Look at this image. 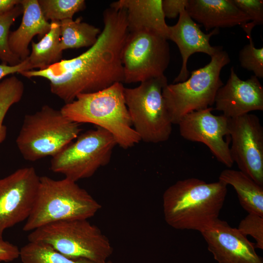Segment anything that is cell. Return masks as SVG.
Returning a JSON list of instances; mask_svg holds the SVG:
<instances>
[{
	"label": "cell",
	"instance_id": "obj_4",
	"mask_svg": "<svg viewBox=\"0 0 263 263\" xmlns=\"http://www.w3.org/2000/svg\"><path fill=\"white\" fill-rule=\"evenodd\" d=\"M101 208V205L76 182L66 178L56 180L41 176L33 209L23 230L32 231L60 221L88 220Z\"/></svg>",
	"mask_w": 263,
	"mask_h": 263
},
{
	"label": "cell",
	"instance_id": "obj_14",
	"mask_svg": "<svg viewBox=\"0 0 263 263\" xmlns=\"http://www.w3.org/2000/svg\"><path fill=\"white\" fill-rule=\"evenodd\" d=\"M200 233L219 263H263L255 245L225 221L218 219Z\"/></svg>",
	"mask_w": 263,
	"mask_h": 263
},
{
	"label": "cell",
	"instance_id": "obj_32",
	"mask_svg": "<svg viewBox=\"0 0 263 263\" xmlns=\"http://www.w3.org/2000/svg\"><path fill=\"white\" fill-rule=\"evenodd\" d=\"M29 70H31V68L28 58L14 66L0 64V80L7 75L17 73L20 74L22 72Z\"/></svg>",
	"mask_w": 263,
	"mask_h": 263
},
{
	"label": "cell",
	"instance_id": "obj_25",
	"mask_svg": "<svg viewBox=\"0 0 263 263\" xmlns=\"http://www.w3.org/2000/svg\"><path fill=\"white\" fill-rule=\"evenodd\" d=\"M38 2L44 17L51 21L73 19L76 13L86 7L84 0H39Z\"/></svg>",
	"mask_w": 263,
	"mask_h": 263
},
{
	"label": "cell",
	"instance_id": "obj_17",
	"mask_svg": "<svg viewBox=\"0 0 263 263\" xmlns=\"http://www.w3.org/2000/svg\"><path fill=\"white\" fill-rule=\"evenodd\" d=\"M185 10L206 31L237 25L242 27L250 21L232 0H188Z\"/></svg>",
	"mask_w": 263,
	"mask_h": 263
},
{
	"label": "cell",
	"instance_id": "obj_31",
	"mask_svg": "<svg viewBox=\"0 0 263 263\" xmlns=\"http://www.w3.org/2000/svg\"><path fill=\"white\" fill-rule=\"evenodd\" d=\"M20 249L10 242L0 239V261L10 262L19 258Z\"/></svg>",
	"mask_w": 263,
	"mask_h": 263
},
{
	"label": "cell",
	"instance_id": "obj_33",
	"mask_svg": "<svg viewBox=\"0 0 263 263\" xmlns=\"http://www.w3.org/2000/svg\"><path fill=\"white\" fill-rule=\"evenodd\" d=\"M19 3V0H0V15L8 12Z\"/></svg>",
	"mask_w": 263,
	"mask_h": 263
},
{
	"label": "cell",
	"instance_id": "obj_21",
	"mask_svg": "<svg viewBox=\"0 0 263 263\" xmlns=\"http://www.w3.org/2000/svg\"><path fill=\"white\" fill-rule=\"evenodd\" d=\"M49 31L39 42H32V52L28 57L31 70H44L61 60L60 21H51Z\"/></svg>",
	"mask_w": 263,
	"mask_h": 263
},
{
	"label": "cell",
	"instance_id": "obj_7",
	"mask_svg": "<svg viewBox=\"0 0 263 263\" xmlns=\"http://www.w3.org/2000/svg\"><path fill=\"white\" fill-rule=\"evenodd\" d=\"M230 62L223 49L211 56L204 67L191 72L189 78L167 84L162 94L172 124L178 125L187 114L210 107L218 90L224 83L220 78L223 68Z\"/></svg>",
	"mask_w": 263,
	"mask_h": 263
},
{
	"label": "cell",
	"instance_id": "obj_24",
	"mask_svg": "<svg viewBox=\"0 0 263 263\" xmlns=\"http://www.w3.org/2000/svg\"><path fill=\"white\" fill-rule=\"evenodd\" d=\"M23 92V82L14 75L0 82V144L5 139L7 134L3 124L6 114L12 105L21 100Z\"/></svg>",
	"mask_w": 263,
	"mask_h": 263
},
{
	"label": "cell",
	"instance_id": "obj_15",
	"mask_svg": "<svg viewBox=\"0 0 263 263\" xmlns=\"http://www.w3.org/2000/svg\"><path fill=\"white\" fill-rule=\"evenodd\" d=\"M214 103L215 109L228 118L263 111V87L255 75L241 79L231 67L226 84L217 91Z\"/></svg>",
	"mask_w": 263,
	"mask_h": 263
},
{
	"label": "cell",
	"instance_id": "obj_19",
	"mask_svg": "<svg viewBox=\"0 0 263 263\" xmlns=\"http://www.w3.org/2000/svg\"><path fill=\"white\" fill-rule=\"evenodd\" d=\"M22 19L19 28L11 32L8 45L11 51L21 61L30 54L28 46L36 36L41 39L49 31L51 23L44 17L38 0H20Z\"/></svg>",
	"mask_w": 263,
	"mask_h": 263
},
{
	"label": "cell",
	"instance_id": "obj_1",
	"mask_svg": "<svg viewBox=\"0 0 263 263\" xmlns=\"http://www.w3.org/2000/svg\"><path fill=\"white\" fill-rule=\"evenodd\" d=\"M104 27L95 43L74 58L61 59L44 70L20 74L41 77L50 82L51 92L65 102L79 94L97 92L123 83L121 51L128 34L126 13L111 7L103 14Z\"/></svg>",
	"mask_w": 263,
	"mask_h": 263
},
{
	"label": "cell",
	"instance_id": "obj_30",
	"mask_svg": "<svg viewBox=\"0 0 263 263\" xmlns=\"http://www.w3.org/2000/svg\"><path fill=\"white\" fill-rule=\"evenodd\" d=\"M188 0H162V8L165 18H176L185 9Z\"/></svg>",
	"mask_w": 263,
	"mask_h": 263
},
{
	"label": "cell",
	"instance_id": "obj_10",
	"mask_svg": "<svg viewBox=\"0 0 263 263\" xmlns=\"http://www.w3.org/2000/svg\"><path fill=\"white\" fill-rule=\"evenodd\" d=\"M168 39L149 30L129 32L121 59L125 83L162 76L170 61Z\"/></svg>",
	"mask_w": 263,
	"mask_h": 263
},
{
	"label": "cell",
	"instance_id": "obj_26",
	"mask_svg": "<svg viewBox=\"0 0 263 263\" xmlns=\"http://www.w3.org/2000/svg\"><path fill=\"white\" fill-rule=\"evenodd\" d=\"M22 12V7L19 3L8 12L0 15V59L3 64L14 66L22 61L11 51L8 36L10 27Z\"/></svg>",
	"mask_w": 263,
	"mask_h": 263
},
{
	"label": "cell",
	"instance_id": "obj_9",
	"mask_svg": "<svg viewBox=\"0 0 263 263\" xmlns=\"http://www.w3.org/2000/svg\"><path fill=\"white\" fill-rule=\"evenodd\" d=\"M116 145L109 132L97 127L80 134L51 157V169L75 182L90 178L109 163Z\"/></svg>",
	"mask_w": 263,
	"mask_h": 263
},
{
	"label": "cell",
	"instance_id": "obj_16",
	"mask_svg": "<svg viewBox=\"0 0 263 263\" xmlns=\"http://www.w3.org/2000/svg\"><path fill=\"white\" fill-rule=\"evenodd\" d=\"M177 22L168 26V39L174 42L180 52L182 63L180 73L173 83L186 80L189 76L187 63L189 56L196 53H203L212 56L222 49V46H212L210 39L219 34V29H213L208 34L204 33L198 24L188 15L185 9L179 14Z\"/></svg>",
	"mask_w": 263,
	"mask_h": 263
},
{
	"label": "cell",
	"instance_id": "obj_27",
	"mask_svg": "<svg viewBox=\"0 0 263 263\" xmlns=\"http://www.w3.org/2000/svg\"><path fill=\"white\" fill-rule=\"evenodd\" d=\"M249 43L240 51L239 61L244 69L252 72L257 78L263 77V48H256L251 37V32L246 33Z\"/></svg>",
	"mask_w": 263,
	"mask_h": 263
},
{
	"label": "cell",
	"instance_id": "obj_20",
	"mask_svg": "<svg viewBox=\"0 0 263 263\" xmlns=\"http://www.w3.org/2000/svg\"><path fill=\"white\" fill-rule=\"evenodd\" d=\"M219 180L233 187L241 206L248 213L263 217V186L240 170L225 169Z\"/></svg>",
	"mask_w": 263,
	"mask_h": 263
},
{
	"label": "cell",
	"instance_id": "obj_3",
	"mask_svg": "<svg viewBox=\"0 0 263 263\" xmlns=\"http://www.w3.org/2000/svg\"><path fill=\"white\" fill-rule=\"evenodd\" d=\"M124 88L123 83L117 82L97 92L79 94L60 111L72 121L94 124L109 132L121 148H132L141 140L132 127Z\"/></svg>",
	"mask_w": 263,
	"mask_h": 263
},
{
	"label": "cell",
	"instance_id": "obj_23",
	"mask_svg": "<svg viewBox=\"0 0 263 263\" xmlns=\"http://www.w3.org/2000/svg\"><path fill=\"white\" fill-rule=\"evenodd\" d=\"M21 263H113L108 260L94 262L66 257L52 247L40 242H29L20 249Z\"/></svg>",
	"mask_w": 263,
	"mask_h": 263
},
{
	"label": "cell",
	"instance_id": "obj_8",
	"mask_svg": "<svg viewBox=\"0 0 263 263\" xmlns=\"http://www.w3.org/2000/svg\"><path fill=\"white\" fill-rule=\"evenodd\" d=\"M168 84L165 75L140 83L134 88H124L126 104L133 128L140 140L149 143L167 141L172 126L162 92Z\"/></svg>",
	"mask_w": 263,
	"mask_h": 263
},
{
	"label": "cell",
	"instance_id": "obj_22",
	"mask_svg": "<svg viewBox=\"0 0 263 263\" xmlns=\"http://www.w3.org/2000/svg\"><path fill=\"white\" fill-rule=\"evenodd\" d=\"M60 47L62 51L69 49L91 47L96 42L101 33L93 25L83 22L82 18L60 21Z\"/></svg>",
	"mask_w": 263,
	"mask_h": 263
},
{
	"label": "cell",
	"instance_id": "obj_12",
	"mask_svg": "<svg viewBox=\"0 0 263 263\" xmlns=\"http://www.w3.org/2000/svg\"><path fill=\"white\" fill-rule=\"evenodd\" d=\"M230 152L240 170L263 186V128L259 117L247 113L229 118Z\"/></svg>",
	"mask_w": 263,
	"mask_h": 263
},
{
	"label": "cell",
	"instance_id": "obj_28",
	"mask_svg": "<svg viewBox=\"0 0 263 263\" xmlns=\"http://www.w3.org/2000/svg\"><path fill=\"white\" fill-rule=\"evenodd\" d=\"M233 3L250 19V21L242 26L245 32L263 22V0H232Z\"/></svg>",
	"mask_w": 263,
	"mask_h": 263
},
{
	"label": "cell",
	"instance_id": "obj_29",
	"mask_svg": "<svg viewBox=\"0 0 263 263\" xmlns=\"http://www.w3.org/2000/svg\"><path fill=\"white\" fill-rule=\"evenodd\" d=\"M237 229L244 236L253 237L256 242V247L263 249V217L248 213L241 221Z\"/></svg>",
	"mask_w": 263,
	"mask_h": 263
},
{
	"label": "cell",
	"instance_id": "obj_5",
	"mask_svg": "<svg viewBox=\"0 0 263 263\" xmlns=\"http://www.w3.org/2000/svg\"><path fill=\"white\" fill-rule=\"evenodd\" d=\"M81 130L80 124L67 118L60 110L45 105L24 116L16 144L25 160L34 162L55 156L75 140Z\"/></svg>",
	"mask_w": 263,
	"mask_h": 263
},
{
	"label": "cell",
	"instance_id": "obj_6",
	"mask_svg": "<svg viewBox=\"0 0 263 263\" xmlns=\"http://www.w3.org/2000/svg\"><path fill=\"white\" fill-rule=\"evenodd\" d=\"M29 242L49 245L73 259L103 262L113 253L108 237L87 219L60 221L38 227L28 236Z\"/></svg>",
	"mask_w": 263,
	"mask_h": 263
},
{
	"label": "cell",
	"instance_id": "obj_13",
	"mask_svg": "<svg viewBox=\"0 0 263 263\" xmlns=\"http://www.w3.org/2000/svg\"><path fill=\"white\" fill-rule=\"evenodd\" d=\"M213 110L209 107L187 114L178 124L179 132L186 140L205 144L218 161L231 168L234 162L229 143L224 140L225 135H229V118L223 114H212Z\"/></svg>",
	"mask_w": 263,
	"mask_h": 263
},
{
	"label": "cell",
	"instance_id": "obj_11",
	"mask_svg": "<svg viewBox=\"0 0 263 263\" xmlns=\"http://www.w3.org/2000/svg\"><path fill=\"white\" fill-rule=\"evenodd\" d=\"M40 177L32 167L0 179V239L4 231L26 220L33 209Z\"/></svg>",
	"mask_w": 263,
	"mask_h": 263
},
{
	"label": "cell",
	"instance_id": "obj_2",
	"mask_svg": "<svg viewBox=\"0 0 263 263\" xmlns=\"http://www.w3.org/2000/svg\"><path fill=\"white\" fill-rule=\"evenodd\" d=\"M227 186L220 180L207 183L196 178L177 181L163 195L166 222L176 229L201 232L219 219Z\"/></svg>",
	"mask_w": 263,
	"mask_h": 263
},
{
	"label": "cell",
	"instance_id": "obj_18",
	"mask_svg": "<svg viewBox=\"0 0 263 263\" xmlns=\"http://www.w3.org/2000/svg\"><path fill=\"white\" fill-rule=\"evenodd\" d=\"M162 1L119 0L111 3L110 7L125 10L129 32L149 30L168 39L169 25L165 21Z\"/></svg>",
	"mask_w": 263,
	"mask_h": 263
}]
</instances>
